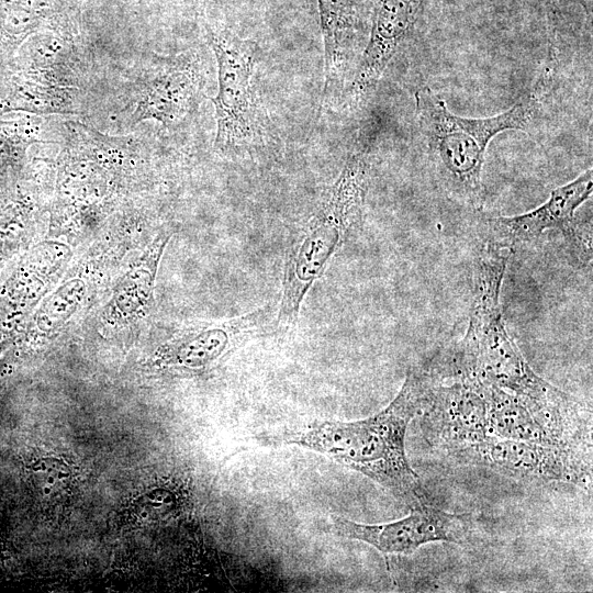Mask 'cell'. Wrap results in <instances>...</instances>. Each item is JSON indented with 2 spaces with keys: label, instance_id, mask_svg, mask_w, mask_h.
<instances>
[{
  "label": "cell",
  "instance_id": "8fae6325",
  "mask_svg": "<svg viewBox=\"0 0 593 593\" xmlns=\"http://www.w3.org/2000/svg\"><path fill=\"white\" fill-rule=\"evenodd\" d=\"M477 384L486 402L491 435L545 446L575 447L542 424L516 395L494 385Z\"/></svg>",
  "mask_w": 593,
  "mask_h": 593
},
{
  "label": "cell",
  "instance_id": "9c48e42d",
  "mask_svg": "<svg viewBox=\"0 0 593 593\" xmlns=\"http://www.w3.org/2000/svg\"><path fill=\"white\" fill-rule=\"evenodd\" d=\"M593 190L592 169L555 189L546 202L515 216H490L485 221L489 243L510 248L537 239L542 233L557 230L567 237L577 236L574 214Z\"/></svg>",
  "mask_w": 593,
  "mask_h": 593
},
{
  "label": "cell",
  "instance_id": "30bf717a",
  "mask_svg": "<svg viewBox=\"0 0 593 593\" xmlns=\"http://www.w3.org/2000/svg\"><path fill=\"white\" fill-rule=\"evenodd\" d=\"M423 0H376L369 42L350 86V96L360 100L377 86L389 63L413 31Z\"/></svg>",
  "mask_w": 593,
  "mask_h": 593
},
{
  "label": "cell",
  "instance_id": "8992f818",
  "mask_svg": "<svg viewBox=\"0 0 593 593\" xmlns=\"http://www.w3.org/2000/svg\"><path fill=\"white\" fill-rule=\"evenodd\" d=\"M418 414L427 443L452 458L491 435L485 399L466 379L439 384L430 376Z\"/></svg>",
  "mask_w": 593,
  "mask_h": 593
},
{
  "label": "cell",
  "instance_id": "277c9868",
  "mask_svg": "<svg viewBox=\"0 0 593 593\" xmlns=\"http://www.w3.org/2000/svg\"><path fill=\"white\" fill-rule=\"evenodd\" d=\"M370 164L362 149L353 150L316 211L288 248L277 325H295L301 304L358 225L368 190Z\"/></svg>",
  "mask_w": 593,
  "mask_h": 593
},
{
  "label": "cell",
  "instance_id": "ba28073f",
  "mask_svg": "<svg viewBox=\"0 0 593 593\" xmlns=\"http://www.w3.org/2000/svg\"><path fill=\"white\" fill-rule=\"evenodd\" d=\"M467 515L450 514L428 502L411 508L409 516L383 524H363L333 515L332 533L366 542L383 555L413 553L434 541L460 542L466 534Z\"/></svg>",
  "mask_w": 593,
  "mask_h": 593
},
{
  "label": "cell",
  "instance_id": "5bb4252c",
  "mask_svg": "<svg viewBox=\"0 0 593 593\" xmlns=\"http://www.w3.org/2000/svg\"><path fill=\"white\" fill-rule=\"evenodd\" d=\"M199 82V74L191 65L167 70L148 87L143 114L166 125L179 121L191 110Z\"/></svg>",
  "mask_w": 593,
  "mask_h": 593
},
{
  "label": "cell",
  "instance_id": "5b68a950",
  "mask_svg": "<svg viewBox=\"0 0 593 593\" xmlns=\"http://www.w3.org/2000/svg\"><path fill=\"white\" fill-rule=\"evenodd\" d=\"M208 38L219 70V92L210 98L215 108V147L228 150L253 144L261 138L265 124L251 83L259 48L228 31L208 29Z\"/></svg>",
  "mask_w": 593,
  "mask_h": 593
},
{
  "label": "cell",
  "instance_id": "6da1fadb",
  "mask_svg": "<svg viewBox=\"0 0 593 593\" xmlns=\"http://www.w3.org/2000/svg\"><path fill=\"white\" fill-rule=\"evenodd\" d=\"M510 255L511 249L492 243L480 254L469 325L455 355L457 377L516 395L542 424L575 445L579 402L532 369L503 322L500 295Z\"/></svg>",
  "mask_w": 593,
  "mask_h": 593
},
{
  "label": "cell",
  "instance_id": "52a82bcc",
  "mask_svg": "<svg viewBox=\"0 0 593 593\" xmlns=\"http://www.w3.org/2000/svg\"><path fill=\"white\" fill-rule=\"evenodd\" d=\"M575 447L545 446L490 435L455 457L456 460L489 467L527 482L583 484L591 466Z\"/></svg>",
  "mask_w": 593,
  "mask_h": 593
},
{
  "label": "cell",
  "instance_id": "3957f363",
  "mask_svg": "<svg viewBox=\"0 0 593 593\" xmlns=\"http://www.w3.org/2000/svg\"><path fill=\"white\" fill-rule=\"evenodd\" d=\"M538 111L535 90L507 111L488 118L452 113L427 86L415 92L418 135L439 182L452 197L473 208L483 204L481 175L491 139L507 130L527 131Z\"/></svg>",
  "mask_w": 593,
  "mask_h": 593
},
{
  "label": "cell",
  "instance_id": "4fadbf2b",
  "mask_svg": "<svg viewBox=\"0 0 593 593\" xmlns=\"http://www.w3.org/2000/svg\"><path fill=\"white\" fill-rule=\"evenodd\" d=\"M363 0H317L324 42V96L340 76Z\"/></svg>",
  "mask_w": 593,
  "mask_h": 593
},
{
  "label": "cell",
  "instance_id": "7c38bea8",
  "mask_svg": "<svg viewBox=\"0 0 593 593\" xmlns=\"http://www.w3.org/2000/svg\"><path fill=\"white\" fill-rule=\"evenodd\" d=\"M63 0H0V80L23 42L57 22Z\"/></svg>",
  "mask_w": 593,
  "mask_h": 593
},
{
  "label": "cell",
  "instance_id": "7a4b0ae2",
  "mask_svg": "<svg viewBox=\"0 0 593 593\" xmlns=\"http://www.w3.org/2000/svg\"><path fill=\"white\" fill-rule=\"evenodd\" d=\"M430 374L407 372L396 396L363 419H315L301 426L267 432L256 439L267 447L295 446L350 468L390 492L409 508L427 502L418 474L405 452L410 422L418 414Z\"/></svg>",
  "mask_w": 593,
  "mask_h": 593
}]
</instances>
